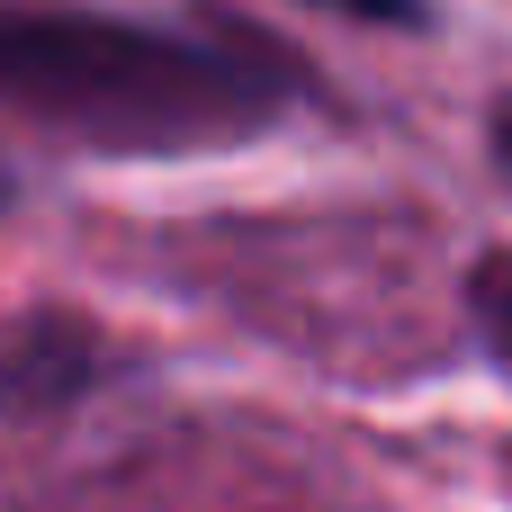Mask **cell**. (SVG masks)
Masks as SVG:
<instances>
[{"label":"cell","mask_w":512,"mask_h":512,"mask_svg":"<svg viewBox=\"0 0 512 512\" xmlns=\"http://www.w3.org/2000/svg\"><path fill=\"white\" fill-rule=\"evenodd\" d=\"M324 99V72L261 27L135 18L99 0H0V108L117 162L225 153Z\"/></svg>","instance_id":"cell-1"},{"label":"cell","mask_w":512,"mask_h":512,"mask_svg":"<svg viewBox=\"0 0 512 512\" xmlns=\"http://www.w3.org/2000/svg\"><path fill=\"white\" fill-rule=\"evenodd\" d=\"M117 378V351L90 315L72 306H36L0 333V423H45L72 414L81 396H99Z\"/></svg>","instance_id":"cell-2"},{"label":"cell","mask_w":512,"mask_h":512,"mask_svg":"<svg viewBox=\"0 0 512 512\" xmlns=\"http://www.w3.org/2000/svg\"><path fill=\"white\" fill-rule=\"evenodd\" d=\"M459 306H468V333H477V351H486V360L512 378V252H477V261H468V288H459Z\"/></svg>","instance_id":"cell-3"},{"label":"cell","mask_w":512,"mask_h":512,"mask_svg":"<svg viewBox=\"0 0 512 512\" xmlns=\"http://www.w3.org/2000/svg\"><path fill=\"white\" fill-rule=\"evenodd\" d=\"M297 9H333V18L378 27V36H432L441 27V0H297Z\"/></svg>","instance_id":"cell-4"},{"label":"cell","mask_w":512,"mask_h":512,"mask_svg":"<svg viewBox=\"0 0 512 512\" xmlns=\"http://www.w3.org/2000/svg\"><path fill=\"white\" fill-rule=\"evenodd\" d=\"M486 153H495V171L512 180V90L495 99V108H486Z\"/></svg>","instance_id":"cell-5"}]
</instances>
